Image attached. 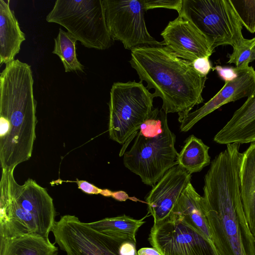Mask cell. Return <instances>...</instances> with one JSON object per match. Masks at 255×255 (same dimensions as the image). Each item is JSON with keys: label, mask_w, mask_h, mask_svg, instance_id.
<instances>
[{"label": "cell", "mask_w": 255, "mask_h": 255, "mask_svg": "<svg viewBox=\"0 0 255 255\" xmlns=\"http://www.w3.org/2000/svg\"><path fill=\"white\" fill-rule=\"evenodd\" d=\"M240 187L243 210L255 239V142L242 153Z\"/></svg>", "instance_id": "cell-18"}, {"label": "cell", "mask_w": 255, "mask_h": 255, "mask_svg": "<svg viewBox=\"0 0 255 255\" xmlns=\"http://www.w3.org/2000/svg\"><path fill=\"white\" fill-rule=\"evenodd\" d=\"M135 219L124 215L115 217L86 223L89 227L106 235L115 238H128L135 241V235L138 229L144 224L143 220Z\"/></svg>", "instance_id": "cell-21"}, {"label": "cell", "mask_w": 255, "mask_h": 255, "mask_svg": "<svg viewBox=\"0 0 255 255\" xmlns=\"http://www.w3.org/2000/svg\"><path fill=\"white\" fill-rule=\"evenodd\" d=\"M221 144L255 142V89L214 137Z\"/></svg>", "instance_id": "cell-15"}, {"label": "cell", "mask_w": 255, "mask_h": 255, "mask_svg": "<svg viewBox=\"0 0 255 255\" xmlns=\"http://www.w3.org/2000/svg\"><path fill=\"white\" fill-rule=\"evenodd\" d=\"M242 24L250 32H255V0H230Z\"/></svg>", "instance_id": "cell-24"}, {"label": "cell", "mask_w": 255, "mask_h": 255, "mask_svg": "<svg viewBox=\"0 0 255 255\" xmlns=\"http://www.w3.org/2000/svg\"><path fill=\"white\" fill-rule=\"evenodd\" d=\"M169 218L185 222L212 242L203 196L196 192L191 181L181 193Z\"/></svg>", "instance_id": "cell-16"}, {"label": "cell", "mask_w": 255, "mask_h": 255, "mask_svg": "<svg viewBox=\"0 0 255 255\" xmlns=\"http://www.w3.org/2000/svg\"><path fill=\"white\" fill-rule=\"evenodd\" d=\"M209 147L194 135L188 137L178 154L176 163L190 174L198 172L211 163Z\"/></svg>", "instance_id": "cell-20"}, {"label": "cell", "mask_w": 255, "mask_h": 255, "mask_svg": "<svg viewBox=\"0 0 255 255\" xmlns=\"http://www.w3.org/2000/svg\"><path fill=\"white\" fill-rule=\"evenodd\" d=\"M241 156L238 147L227 146L211 161L204 176L205 215L219 255H255V239L240 194Z\"/></svg>", "instance_id": "cell-1"}, {"label": "cell", "mask_w": 255, "mask_h": 255, "mask_svg": "<svg viewBox=\"0 0 255 255\" xmlns=\"http://www.w3.org/2000/svg\"><path fill=\"white\" fill-rule=\"evenodd\" d=\"M112 192L111 190L107 189H102L100 194L106 197H111Z\"/></svg>", "instance_id": "cell-32"}, {"label": "cell", "mask_w": 255, "mask_h": 255, "mask_svg": "<svg viewBox=\"0 0 255 255\" xmlns=\"http://www.w3.org/2000/svg\"><path fill=\"white\" fill-rule=\"evenodd\" d=\"M51 232L55 243L67 255H120V245L128 239L103 234L70 215L61 216Z\"/></svg>", "instance_id": "cell-10"}, {"label": "cell", "mask_w": 255, "mask_h": 255, "mask_svg": "<svg viewBox=\"0 0 255 255\" xmlns=\"http://www.w3.org/2000/svg\"><path fill=\"white\" fill-rule=\"evenodd\" d=\"M49 239L36 235L0 239V255H58Z\"/></svg>", "instance_id": "cell-19"}, {"label": "cell", "mask_w": 255, "mask_h": 255, "mask_svg": "<svg viewBox=\"0 0 255 255\" xmlns=\"http://www.w3.org/2000/svg\"><path fill=\"white\" fill-rule=\"evenodd\" d=\"M191 177V174L176 164L152 187L145 200L154 224L169 219L181 193L190 182Z\"/></svg>", "instance_id": "cell-13"}, {"label": "cell", "mask_w": 255, "mask_h": 255, "mask_svg": "<svg viewBox=\"0 0 255 255\" xmlns=\"http://www.w3.org/2000/svg\"><path fill=\"white\" fill-rule=\"evenodd\" d=\"M148 239L161 255H219L211 241L175 218L154 224Z\"/></svg>", "instance_id": "cell-11"}, {"label": "cell", "mask_w": 255, "mask_h": 255, "mask_svg": "<svg viewBox=\"0 0 255 255\" xmlns=\"http://www.w3.org/2000/svg\"><path fill=\"white\" fill-rule=\"evenodd\" d=\"M107 26L112 39L126 49L143 46H165L147 30L142 0H103Z\"/></svg>", "instance_id": "cell-9"}, {"label": "cell", "mask_w": 255, "mask_h": 255, "mask_svg": "<svg viewBox=\"0 0 255 255\" xmlns=\"http://www.w3.org/2000/svg\"><path fill=\"white\" fill-rule=\"evenodd\" d=\"M165 46L184 60L193 62L210 57L214 48L207 37L189 20L178 15L162 31Z\"/></svg>", "instance_id": "cell-12"}, {"label": "cell", "mask_w": 255, "mask_h": 255, "mask_svg": "<svg viewBox=\"0 0 255 255\" xmlns=\"http://www.w3.org/2000/svg\"><path fill=\"white\" fill-rule=\"evenodd\" d=\"M168 127L167 114L156 108L141 125L137 133L146 138H153L163 133Z\"/></svg>", "instance_id": "cell-23"}, {"label": "cell", "mask_w": 255, "mask_h": 255, "mask_svg": "<svg viewBox=\"0 0 255 255\" xmlns=\"http://www.w3.org/2000/svg\"><path fill=\"white\" fill-rule=\"evenodd\" d=\"M14 169H2L0 183V239L36 235L49 239L55 221L53 199L32 179L19 185Z\"/></svg>", "instance_id": "cell-4"}, {"label": "cell", "mask_w": 255, "mask_h": 255, "mask_svg": "<svg viewBox=\"0 0 255 255\" xmlns=\"http://www.w3.org/2000/svg\"><path fill=\"white\" fill-rule=\"evenodd\" d=\"M77 184L78 188L83 192L88 194H100L102 189L99 188L92 184L89 183L85 180H79L78 179L76 181H73Z\"/></svg>", "instance_id": "cell-29"}, {"label": "cell", "mask_w": 255, "mask_h": 255, "mask_svg": "<svg viewBox=\"0 0 255 255\" xmlns=\"http://www.w3.org/2000/svg\"><path fill=\"white\" fill-rule=\"evenodd\" d=\"M138 255H161L154 248H142L137 251Z\"/></svg>", "instance_id": "cell-30"}, {"label": "cell", "mask_w": 255, "mask_h": 255, "mask_svg": "<svg viewBox=\"0 0 255 255\" xmlns=\"http://www.w3.org/2000/svg\"><path fill=\"white\" fill-rule=\"evenodd\" d=\"M209 58V57H200L192 62L194 69L203 76H206L212 69Z\"/></svg>", "instance_id": "cell-27"}, {"label": "cell", "mask_w": 255, "mask_h": 255, "mask_svg": "<svg viewBox=\"0 0 255 255\" xmlns=\"http://www.w3.org/2000/svg\"><path fill=\"white\" fill-rule=\"evenodd\" d=\"M180 15L191 21L214 48H233L244 39L242 24L230 0H182Z\"/></svg>", "instance_id": "cell-7"}, {"label": "cell", "mask_w": 255, "mask_h": 255, "mask_svg": "<svg viewBox=\"0 0 255 255\" xmlns=\"http://www.w3.org/2000/svg\"><path fill=\"white\" fill-rule=\"evenodd\" d=\"M111 197L120 201H124L129 198L128 194L122 191L113 192Z\"/></svg>", "instance_id": "cell-31"}, {"label": "cell", "mask_w": 255, "mask_h": 255, "mask_svg": "<svg viewBox=\"0 0 255 255\" xmlns=\"http://www.w3.org/2000/svg\"><path fill=\"white\" fill-rule=\"evenodd\" d=\"M77 41L68 32L64 31L61 28L54 39V46L52 53L59 57L65 72H83L84 67L77 57Z\"/></svg>", "instance_id": "cell-22"}, {"label": "cell", "mask_w": 255, "mask_h": 255, "mask_svg": "<svg viewBox=\"0 0 255 255\" xmlns=\"http://www.w3.org/2000/svg\"><path fill=\"white\" fill-rule=\"evenodd\" d=\"M135 136L129 150L124 152V164L138 175L144 184L153 187L177 164L175 135L168 127L155 137L146 138L138 133Z\"/></svg>", "instance_id": "cell-8"}, {"label": "cell", "mask_w": 255, "mask_h": 255, "mask_svg": "<svg viewBox=\"0 0 255 255\" xmlns=\"http://www.w3.org/2000/svg\"><path fill=\"white\" fill-rule=\"evenodd\" d=\"M214 70L217 71L219 77L225 82L232 81L238 76L236 67L217 65L214 68Z\"/></svg>", "instance_id": "cell-28"}, {"label": "cell", "mask_w": 255, "mask_h": 255, "mask_svg": "<svg viewBox=\"0 0 255 255\" xmlns=\"http://www.w3.org/2000/svg\"><path fill=\"white\" fill-rule=\"evenodd\" d=\"M238 76L225 82L223 88L208 102L190 112L181 122V131L189 130L197 122L222 106L244 97H249L255 89V71L249 64L236 67Z\"/></svg>", "instance_id": "cell-14"}, {"label": "cell", "mask_w": 255, "mask_h": 255, "mask_svg": "<svg viewBox=\"0 0 255 255\" xmlns=\"http://www.w3.org/2000/svg\"><path fill=\"white\" fill-rule=\"evenodd\" d=\"M145 10L156 8L174 9L179 13L182 0H142Z\"/></svg>", "instance_id": "cell-26"}, {"label": "cell", "mask_w": 255, "mask_h": 255, "mask_svg": "<svg viewBox=\"0 0 255 255\" xmlns=\"http://www.w3.org/2000/svg\"><path fill=\"white\" fill-rule=\"evenodd\" d=\"M31 67L18 59L0 74V161L14 169L32 155L36 138L37 102Z\"/></svg>", "instance_id": "cell-2"}, {"label": "cell", "mask_w": 255, "mask_h": 255, "mask_svg": "<svg viewBox=\"0 0 255 255\" xmlns=\"http://www.w3.org/2000/svg\"><path fill=\"white\" fill-rule=\"evenodd\" d=\"M228 63H234L236 67L249 64L255 60V37L243 40L237 47L233 48V52L229 54Z\"/></svg>", "instance_id": "cell-25"}, {"label": "cell", "mask_w": 255, "mask_h": 255, "mask_svg": "<svg viewBox=\"0 0 255 255\" xmlns=\"http://www.w3.org/2000/svg\"><path fill=\"white\" fill-rule=\"evenodd\" d=\"M129 63L146 88L154 89L166 114L177 113L180 123L193 107L203 102L207 76L198 73L192 62L177 56L166 46H143L131 50Z\"/></svg>", "instance_id": "cell-3"}, {"label": "cell", "mask_w": 255, "mask_h": 255, "mask_svg": "<svg viewBox=\"0 0 255 255\" xmlns=\"http://www.w3.org/2000/svg\"><path fill=\"white\" fill-rule=\"evenodd\" d=\"M46 20L65 27L87 48L105 50L112 44L103 0H57Z\"/></svg>", "instance_id": "cell-5"}, {"label": "cell", "mask_w": 255, "mask_h": 255, "mask_svg": "<svg viewBox=\"0 0 255 255\" xmlns=\"http://www.w3.org/2000/svg\"><path fill=\"white\" fill-rule=\"evenodd\" d=\"M154 98L142 81L114 83L109 103L110 138L124 144L137 133L153 109Z\"/></svg>", "instance_id": "cell-6"}, {"label": "cell", "mask_w": 255, "mask_h": 255, "mask_svg": "<svg viewBox=\"0 0 255 255\" xmlns=\"http://www.w3.org/2000/svg\"><path fill=\"white\" fill-rule=\"evenodd\" d=\"M25 40L9 0H0V64L13 61Z\"/></svg>", "instance_id": "cell-17"}]
</instances>
